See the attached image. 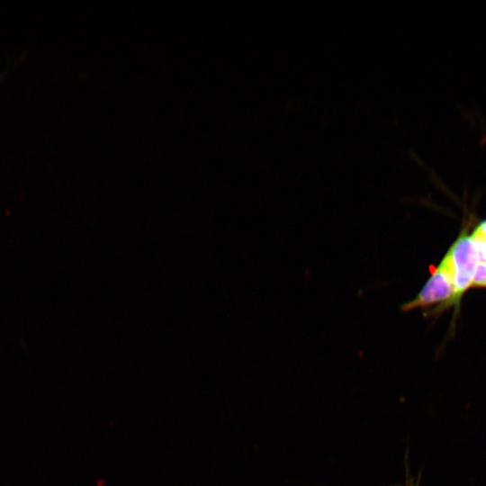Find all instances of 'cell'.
Masks as SVG:
<instances>
[{
  "instance_id": "obj_1",
  "label": "cell",
  "mask_w": 486,
  "mask_h": 486,
  "mask_svg": "<svg viewBox=\"0 0 486 486\" xmlns=\"http://www.w3.org/2000/svg\"><path fill=\"white\" fill-rule=\"evenodd\" d=\"M454 295V285L451 266L445 254L418 294L402 304L400 309L408 311L415 309L428 310L433 307L431 309L433 310L429 313H439L452 306Z\"/></svg>"
},
{
  "instance_id": "obj_2",
  "label": "cell",
  "mask_w": 486,
  "mask_h": 486,
  "mask_svg": "<svg viewBox=\"0 0 486 486\" xmlns=\"http://www.w3.org/2000/svg\"><path fill=\"white\" fill-rule=\"evenodd\" d=\"M451 266L454 295L452 306L458 304L464 293L472 287L474 272L479 263L476 247L467 231L459 234L446 253Z\"/></svg>"
},
{
  "instance_id": "obj_3",
  "label": "cell",
  "mask_w": 486,
  "mask_h": 486,
  "mask_svg": "<svg viewBox=\"0 0 486 486\" xmlns=\"http://www.w3.org/2000/svg\"><path fill=\"white\" fill-rule=\"evenodd\" d=\"M472 287L486 288V261H479L477 264Z\"/></svg>"
},
{
  "instance_id": "obj_4",
  "label": "cell",
  "mask_w": 486,
  "mask_h": 486,
  "mask_svg": "<svg viewBox=\"0 0 486 486\" xmlns=\"http://www.w3.org/2000/svg\"><path fill=\"white\" fill-rule=\"evenodd\" d=\"M472 239L476 247L478 256H479V260L486 261V238H472Z\"/></svg>"
},
{
  "instance_id": "obj_5",
  "label": "cell",
  "mask_w": 486,
  "mask_h": 486,
  "mask_svg": "<svg viewBox=\"0 0 486 486\" xmlns=\"http://www.w3.org/2000/svg\"><path fill=\"white\" fill-rule=\"evenodd\" d=\"M472 238H486V219L481 221L473 230L471 234Z\"/></svg>"
}]
</instances>
